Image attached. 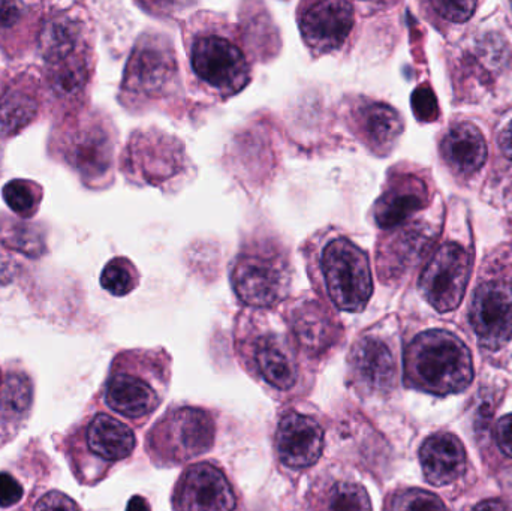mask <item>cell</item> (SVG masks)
<instances>
[{
  "mask_svg": "<svg viewBox=\"0 0 512 511\" xmlns=\"http://www.w3.org/2000/svg\"><path fill=\"white\" fill-rule=\"evenodd\" d=\"M405 366L408 383L433 395L462 392L474 380L471 353L445 330L418 335L406 350Z\"/></svg>",
  "mask_w": 512,
  "mask_h": 511,
  "instance_id": "6da1fadb",
  "label": "cell"
},
{
  "mask_svg": "<svg viewBox=\"0 0 512 511\" xmlns=\"http://www.w3.org/2000/svg\"><path fill=\"white\" fill-rule=\"evenodd\" d=\"M188 54L198 81L218 95H236L251 81V63L227 24H198Z\"/></svg>",
  "mask_w": 512,
  "mask_h": 511,
  "instance_id": "7a4b0ae2",
  "label": "cell"
},
{
  "mask_svg": "<svg viewBox=\"0 0 512 511\" xmlns=\"http://www.w3.org/2000/svg\"><path fill=\"white\" fill-rule=\"evenodd\" d=\"M319 282L340 311H363L373 293L372 269L366 252L348 237L328 239L316 255Z\"/></svg>",
  "mask_w": 512,
  "mask_h": 511,
  "instance_id": "3957f363",
  "label": "cell"
},
{
  "mask_svg": "<svg viewBox=\"0 0 512 511\" xmlns=\"http://www.w3.org/2000/svg\"><path fill=\"white\" fill-rule=\"evenodd\" d=\"M292 267L279 246L256 242L237 255L231 284L237 297L252 308H270L288 296Z\"/></svg>",
  "mask_w": 512,
  "mask_h": 511,
  "instance_id": "277c9868",
  "label": "cell"
},
{
  "mask_svg": "<svg viewBox=\"0 0 512 511\" xmlns=\"http://www.w3.org/2000/svg\"><path fill=\"white\" fill-rule=\"evenodd\" d=\"M134 449L132 429L108 414L99 413L71 432L62 452L75 479L80 482L89 462L116 464L129 458Z\"/></svg>",
  "mask_w": 512,
  "mask_h": 511,
  "instance_id": "5b68a950",
  "label": "cell"
},
{
  "mask_svg": "<svg viewBox=\"0 0 512 511\" xmlns=\"http://www.w3.org/2000/svg\"><path fill=\"white\" fill-rule=\"evenodd\" d=\"M174 48L162 35L143 36L135 45L125 78L123 92L134 101H149L168 95L177 81Z\"/></svg>",
  "mask_w": 512,
  "mask_h": 511,
  "instance_id": "8992f818",
  "label": "cell"
},
{
  "mask_svg": "<svg viewBox=\"0 0 512 511\" xmlns=\"http://www.w3.org/2000/svg\"><path fill=\"white\" fill-rule=\"evenodd\" d=\"M152 449L164 458L183 462L203 455L215 443V422L206 411L182 408L168 414L152 434Z\"/></svg>",
  "mask_w": 512,
  "mask_h": 511,
  "instance_id": "52a82bcc",
  "label": "cell"
},
{
  "mask_svg": "<svg viewBox=\"0 0 512 511\" xmlns=\"http://www.w3.org/2000/svg\"><path fill=\"white\" fill-rule=\"evenodd\" d=\"M471 276V258L457 243H445L430 258L420 279L424 299L439 312L454 311L462 303Z\"/></svg>",
  "mask_w": 512,
  "mask_h": 511,
  "instance_id": "ba28073f",
  "label": "cell"
},
{
  "mask_svg": "<svg viewBox=\"0 0 512 511\" xmlns=\"http://www.w3.org/2000/svg\"><path fill=\"white\" fill-rule=\"evenodd\" d=\"M354 20V6L339 0L306 3L298 12L301 35L316 56L342 48L354 27Z\"/></svg>",
  "mask_w": 512,
  "mask_h": 511,
  "instance_id": "9c48e42d",
  "label": "cell"
},
{
  "mask_svg": "<svg viewBox=\"0 0 512 511\" xmlns=\"http://www.w3.org/2000/svg\"><path fill=\"white\" fill-rule=\"evenodd\" d=\"M469 320L487 350H501L512 336V285L486 282L475 291Z\"/></svg>",
  "mask_w": 512,
  "mask_h": 511,
  "instance_id": "30bf717a",
  "label": "cell"
},
{
  "mask_svg": "<svg viewBox=\"0 0 512 511\" xmlns=\"http://www.w3.org/2000/svg\"><path fill=\"white\" fill-rule=\"evenodd\" d=\"M179 511H233L236 497L227 477L210 464L192 465L186 470L174 494Z\"/></svg>",
  "mask_w": 512,
  "mask_h": 511,
  "instance_id": "8fae6325",
  "label": "cell"
},
{
  "mask_svg": "<svg viewBox=\"0 0 512 511\" xmlns=\"http://www.w3.org/2000/svg\"><path fill=\"white\" fill-rule=\"evenodd\" d=\"M104 399L114 413L128 419L149 416L159 405V396L140 375L123 365L117 357L105 383Z\"/></svg>",
  "mask_w": 512,
  "mask_h": 511,
  "instance_id": "7c38bea8",
  "label": "cell"
},
{
  "mask_svg": "<svg viewBox=\"0 0 512 511\" xmlns=\"http://www.w3.org/2000/svg\"><path fill=\"white\" fill-rule=\"evenodd\" d=\"M276 444L283 464L301 470L318 461L324 447V432L310 417L289 413L280 420Z\"/></svg>",
  "mask_w": 512,
  "mask_h": 511,
  "instance_id": "4fadbf2b",
  "label": "cell"
},
{
  "mask_svg": "<svg viewBox=\"0 0 512 511\" xmlns=\"http://www.w3.org/2000/svg\"><path fill=\"white\" fill-rule=\"evenodd\" d=\"M35 401V384L32 375L12 366L5 371L0 386V447L11 443L29 422Z\"/></svg>",
  "mask_w": 512,
  "mask_h": 511,
  "instance_id": "5bb4252c",
  "label": "cell"
},
{
  "mask_svg": "<svg viewBox=\"0 0 512 511\" xmlns=\"http://www.w3.org/2000/svg\"><path fill=\"white\" fill-rule=\"evenodd\" d=\"M351 371L355 383L369 392H387L396 383V359L387 342L364 336L351 351Z\"/></svg>",
  "mask_w": 512,
  "mask_h": 511,
  "instance_id": "9a60e30c",
  "label": "cell"
},
{
  "mask_svg": "<svg viewBox=\"0 0 512 511\" xmlns=\"http://www.w3.org/2000/svg\"><path fill=\"white\" fill-rule=\"evenodd\" d=\"M352 128L376 155H387L403 132L399 111L384 102H363L351 110Z\"/></svg>",
  "mask_w": 512,
  "mask_h": 511,
  "instance_id": "2e32d148",
  "label": "cell"
},
{
  "mask_svg": "<svg viewBox=\"0 0 512 511\" xmlns=\"http://www.w3.org/2000/svg\"><path fill=\"white\" fill-rule=\"evenodd\" d=\"M426 203L427 189L420 179L412 176L396 177L376 201L373 218L378 227L391 230L405 224Z\"/></svg>",
  "mask_w": 512,
  "mask_h": 511,
  "instance_id": "e0dca14e",
  "label": "cell"
},
{
  "mask_svg": "<svg viewBox=\"0 0 512 511\" xmlns=\"http://www.w3.org/2000/svg\"><path fill=\"white\" fill-rule=\"evenodd\" d=\"M420 461L427 482L433 486H448L465 473V447L459 438L441 432L424 441L420 450Z\"/></svg>",
  "mask_w": 512,
  "mask_h": 511,
  "instance_id": "ac0fdd59",
  "label": "cell"
},
{
  "mask_svg": "<svg viewBox=\"0 0 512 511\" xmlns=\"http://www.w3.org/2000/svg\"><path fill=\"white\" fill-rule=\"evenodd\" d=\"M432 243V231L427 225H406L379 249V272L384 276L402 275L424 257Z\"/></svg>",
  "mask_w": 512,
  "mask_h": 511,
  "instance_id": "d6986e66",
  "label": "cell"
},
{
  "mask_svg": "<svg viewBox=\"0 0 512 511\" xmlns=\"http://www.w3.org/2000/svg\"><path fill=\"white\" fill-rule=\"evenodd\" d=\"M111 150L110 134L102 125L90 123L71 135L66 158L81 176L98 179L110 170Z\"/></svg>",
  "mask_w": 512,
  "mask_h": 511,
  "instance_id": "ffe728a7",
  "label": "cell"
},
{
  "mask_svg": "<svg viewBox=\"0 0 512 511\" xmlns=\"http://www.w3.org/2000/svg\"><path fill=\"white\" fill-rule=\"evenodd\" d=\"M442 155L457 174L472 176L486 162V140L477 126L472 123H460L445 135L442 141Z\"/></svg>",
  "mask_w": 512,
  "mask_h": 511,
  "instance_id": "44dd1931",
  "label": "cell"
},
{
  "mask_svg": "<svg viewBox=\"0 0 512 511\" xmlns=\"http://www.w3.org/2000/svg\"><path fill=\"white\" fill-rule=\"evenodd\" d=\"M291 326L300 344L315 353L330 347L339 333L330 312L315 300H303L292 309Z\"/></svg>",
  "mask_w": 512,
  "mask_h": 511,
  "instance_id": "7402d4cb",
  "label": "cell"
},
{
  "mask_svg": "<svg viewBox=\"0 0 512 511\" xmlns=\"http://www.w3.org/2000/svg\"><path fill=\"white\" fill-rule=\"evenodd\" d=\"M255 362L259 374L277 390H289L297 381V365L282 339L265 335L256 341Z\"/></svg>",
  "mask_w": 512,
  "mask_h": 511,
  "instance_id": "603a6c76",
  "label": "cell"
},
{
  "mask_svg": "<svg viewBox=\"0 0 512 511\" xmlns=\"http://www.w3.org/2000/svg\"><path fill=\"white\" fill-rule=\"evenodd\" d=\"M39 50L45 60L63 62L75 56L83 45V26L69 14H57L48 18L39 32Z\"/></svg>",
  "mask_w": 512,
  "mask_h": 511,
  "instance_id": "cb8c5ba5",
  "label": "cell"
},
{
  "mask_svg": "<svg viewBox=\"0 0 512 511\" xmlns=\"http://www.w3.org/2000/svg\"><path fill=\"white\" fill-rule=\"evenodd\" d=\"M38 99L20 86L9 87L0 96V135L9 137L26 128L38 114Z\"/></svg>",
  "mask_w": 512,
  "mask_h": 511,
  "instance_id": "d4e9b609",
  "label": "cell"
},
{
  "mask_svg": "<svg viewBox=\"0 0 512 511\" xmlns=\"http://www.w3.org/2000/svg\"><path fill=\"white\" fill-rule=\"evenodd\" d=\"M89 77V62L83 54L78 53L51 65L50 87L60 98H75L81 95Z\"/></svg>",
  "mask_w": 512,
  "mask_h": 511,
  "instance_id": "484cf974",
  "label": "cell"
},
{
  "mask_svg": "<svg viewBox=\"0 0 512 511\" xmlns=\"http://www.w3.org/2000/svg\"><path fill=\"white\" fill-rule=\"evenodd\" d=\"M0 242L29 257H39L45 251L41 231L35 225H27L23 222L8 221L0 224Z\"/></svg>",
  "mask_w": 512,
  "mask_h": 511,
  "instance_id": "4316f807",
  "label": "cell"
},
{
  "mask_svg": "<svg viewBox=\"0 0 512 511\" xmlns=\"http://www.w3.org/2000/svg\"><path fill=\"white\" fill-rule=\"evenodd\" d=\"M2 195L12 212L21 218H30L38 212L42 189L32 180L15 179L3 186Z\"/></svg>",
  "mask_w": 512,
  "mask_h": 511,
  "instance_id": "83f0119b",
  "label": "cell"
},
{
  "mask_svg": "<svg viewBox=\"0 0 512 511\" xmlns=\"http://www.w3.org/2000/svg\"><path fill=\"white\" fill-rule=\"evenodd\" d=\"M101 285L108 293L123 297L138 285V272L128 258L117 257L108 261L101 273Z\"/></svg>",
  "mask_w": 512,
  "mask_h": 511,
  "instance_id": "f1b7e54d",
  "label": "cell"
},
{
  "mask_svg": "<svg viewBox=\"0 0 512 511\" xmlns=\"http://www.w3.org/2000/svg\"><path fill=\"white\" fill-rule=\"evenodd\" d=\"M322 511H372V503L363 486L342 482L328 491Z\"/></svg>",
  "mask_w": 512,
  "mask_h": 511,
  "instance_id": "f546056e",
  "label": "cell"
},
{
  "mask_svg": "<svg viewBox=\"0 0 512 511\" xmlns=\"http://www.w3.org/2000/svg\"><path fill=\"white\" fill-rule=\"evenodd\" d=\"M30 12L26 3L0 0V44L9 41L27 23Z\"/></svg>",
  "mask_w": 512,
  "mask_h": 511,
  "instance_id": "4dcf8cb0",
  "label": "cell"
},
{
  "mask_svg": "<svg viewBox=\"0 0 512 511\" xmlns=\"http://www.w3.org/2000/svg\"><path fill=\"white\" fill-rule=\"evenodd\" d=\"M393 511H448L436 495L421 489L403 492L394 500Z\"/></svg>",
  "mask_w": 512,
  "mask_h": 511,
  "instance_id": "1f68e13d",
  "label": "cell"
},
{
  "mask_svg": "<svg viewBox=\"0 0 512 511\" xmlns=\"http://www.w3.org/2000/svg\"><path fill=\"white\" fill-rule=\"evenodd\" d=\"M415 116L423 122H433L438 117V102L435 93L427 86L418 87L412 95Z\"/></svg>",
  "mask_w": 512,
  "mask_h": 511,
  "instance_id": "d6a6232c",
  "label": "cell"
},
{
  "mask_svg": "<svg viewBox=\"0 0 512 511\" xmlns=\"http://www.w3.org/2000/svg\"><path fill=\"white\" fill-rule=\"evenodd\" d=\"M32 511H83L74 498L62 491H48L36 501Z\"/></svg>",
  "mask_w": 512,
  "mask_h": 511,
  "instance_id": "836d02e7",
  "label": "cell"
},
{
  "mask_svg": "<svg viewBox=\"0 0 512 511\" xmlns=\"http://www.w3.org/2000/svg\"><path fill=\"white\" fill-rule=\"evenodd\" d=\"M23 497V485L12 474L0 471V509L17 506Z\"/></svg>",
  "mask_w": 512,
  "mask_h": 511,
  "instance_id": "e575fe53",
  "label": "cell"
},
{
  "mask_svg": "<svg viewBox=\"0 0 512 511\" xmlns=\"http://www.w3.org/2000/svg\"><path fill=\"white\" fill-rule=\"evenodd\" d=\"M433 8L454 23H465L474 14L477 3L475 2H433Z\"/></svg>",
  "mask_w": 512,
  "mask_h": 511,
  "instance_id": "d590c367",
  "label": "cell"
},
{
  "mask_svg": "<svg viewBox=\"0 0 512 511\" xmlns=\"http://www.w3.org/2000/svg\"><path fill=\"white\" fill-rule=\"evenodd\" d=\"M496 438L505 455L512 458V414L502 417L496 426Z\"/></svg>",
  "mask_w": 512,
  "mask_h": 511,
  "instance_id": "8d00e7d4",
  "label": "cell"
},
{
  "mask_svg": "<svg viewBox=\"0 0 512 511\" xmlns=\"http://www.w3.org/2000/svg\"><path fill=\"white\" fill-rule=\"evenodd\" d=\"M474 511H512V509L507 503H504V501L487 500L478 504Z\"/></svg>",
  "mask_w": 512,
  "mask_h": 511,
  "instance_id": "74e56055",
  "label": "cell"
},
{
  "mask_svg": "<svg viewBox=\"0 0 512 511\" xmlns=\"http://www.w3.org/2000/svg\"><path fill=\"white\" fill-rule=\"evenodd\" d=\"M501 147L504 150L505 156L512 162V122L505 128L504 134H502Z\"/></svg>",
  "mask_w": 512,
  "mask_h": 511,
  "instance_id": "f35d334b",
  "label": "cell"
},
{
  "mask_svg": "<svg viewBox=\"0 0 512 511\" xmlns=\"http://www.w3.org/2000/svg\"><path fill=\"white\" fill-rule=\"evenodd\" d=\"M126 511H150V506L143 497H132Z\"/></svg>",
  "mask_w": 512,
  "mask_h": 511,
  "instance_id": "ab89813d",
  "label": "cell"
},
{
  "mask_svg": "<svg viewBox=\"0 0 512 511\" xmlns=\"http://www.w3.org/2000/svg\"><path fill=\"white\" fill-rule=\"evenodd\" d=\"M3 377H5V371H2V368H0V386H2Z\"/></svg>",
  "mask_w": 512,
  "mask_h": 511,
  "instance_id": "60d3db41",
  "label": "cell"
}]
</instances>
